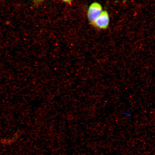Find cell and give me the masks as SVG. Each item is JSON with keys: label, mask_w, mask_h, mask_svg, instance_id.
I'll return each instance as SVG.
<instances>
[{"label": "cell", "mask_w": 155, "mask_h": 155, "mask_svg": "<svg viewBox=\"0 0 155 155\" xmlns=\"http://www.w3.org/2000/svg\"><path fill=\"white\" fill-rule=\"evenodd\" d=\"M102 11V6L99 3L95 2L90 5L88 10L87 16L91 24L98 17Z\"/></svg>", "instance_id": "obj_1"}, {"label": "cell", "mask_w": 155, "mask_h": 155, "mask_svg": "<svg viewBox=\"0 0 155 155\" xmlns=\"http://www.w3.org/2000/svg\"><path fill=\"white\" fill-rule=\"evenodd\" d=\"M109 22V16L107 12L102 11L98 17L92 24L96 28L101 29H105L108 27Z\"/></svg>", "instance_id": "obj_2"}, {"label": "cell", "mask_w": 155, "mask_h": 155, "mask_svg": "<svg viewBox=\"0 0 155 155\" xmlns=\"http://www.w3.org/2000/svg\"><path fill=\"white\" fill-rule=\"evenodd\" d=\"M63 1L68 3H70L71 1L72 0H62Z\"/></svg>", "instance_id": "obj_3"}, {"label": "cell", "mask_w": 155, "mask_h": 155, "mask_svg": "<svg viewBox=\"0 0 155 155\" xmlns=\"http://www.w3.org/2000/svg\"><path fill=\"white\" fill-rule=\"evenodd\" d=\"M38 1H42V0H37Z\"/></svg>", "instance_id": "obj_4"}]
</instances>
